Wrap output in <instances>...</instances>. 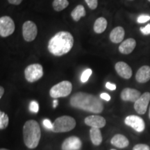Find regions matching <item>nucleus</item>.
Segmentation results:
<instances>
[{
	"mask_svg": "<svg viewBox=\"0 0 150 150\" xmlns=\"http://www.w3.org/2000/svg\"><path fill=\"white\" fill-rule=\"evenodd\" d=\"M9 123L8 115L4 112H0V129H5L8 127Z\"/></svg>",
	"mask_w": 150,
	"mask_h": 150,
	"instance_id": "23",
	"label": "nucleus"
},
{
	"mask_svg": "<svg viewBox=\"0 0 150 150\" xmlns=\"http://www.w3.org/2000/svg\"><path fill=\"white\" fill-rule=\"evenodd\" d=\"M69 5L67 0H54L52 6L56 11H61L66 8Z\"/></svg>",
	"mask_w": 150,
	"mask_h": 150,
	"instance_id": "22",
	"label": "nucleus"
},
{
	"mask_svg": "<svg viewBox=\"0 0 150 150\" xmlns=\"http://www.w3.org/2000/svg\"><path fill=\"white\" fill-rule=\"evenodd\" d=\"M149 117L150 119V106H149Z\"/></svg>",
	"mask_w": 150,
	"mask_h": 150,
	"instance_id": "36",
	"label": "nucleus"
},
{
	"mask_svg": "<svg viewBox=\"0 0 150 150\" xmlns=\"http://www.w3.org/2000/svg\"><path fill=\"white\" fill-rule=\"evenodd\" d=\"M24 76L26 80L29 83L37 81L43 76L42 66L38 63L28 65L24 70Z\"/></svg>",
	"mask_w": 150,
	"mask_h": 150,
	"instance_id": "6",
	"label": "nucleus"
},
{
	"mask_svg": "<svg viewBox=\"0 0 150 150\" xmlns=\"http://www.w3.org/2000/svg\"><path fill=\"white\" fill-rule=\"evenodd\" d=\"M29 109L31 112L37 113L39 110L38 103L36 101H34V100L32 101V102H31L29 105Z\"/></svg>",
	"mask_w": 150,
	"mask_h": 150,
	"instance_id": "26",
	"label": "nucleus"
},
{
	"mask_svg": "<svg viewBox=\"0 0 150 150\" xmlns=\"http://www.w3.org/2000/svg\"><path fill=\"white\" fill-rule=\"evenodd\" d=\"M0 150H9V149H5V148H1Z\"/></svg>",
	"mask_w": 150,
	"mask_h": 150,
	"instance_id": "37",
	"label": "nucleus"
},
{
	"mask_svg": "<svg viewBox=\"0 0 150 150\" xmlns=\"http://www.w3.org/2000/svg\"><path fill=\"white\" fill-rule=\"evenodd\" d=\"M125 35V31L123 27H117L114 28L111 31L109 35V38L112 42L117 44V43L121 42L124 40Z\"/></svg>",
	"mask_w": 150,
	"mask_h": 150,
	"instance_id": "18",
	"label": "nucleus"
},
{
	"mask_svg": "<svg viewBox=\"0 0 150 150\" xmlns=\"http://www.w3.org/2000/svg\"><path fill=\"white\" fill-rule=\"evenodd\" d=\"M86 16V10L83 6L78 5L71 13V16L75 22H78L82 17Z\"/></svg>",
	"mask_w": 150,
	"mask_h": 150,
	"instance_id": "21",
	"label": "nucleus"
},
{
	"mask_svg": "<svg viewBox=\"0 0 150 150\" xmlns=\"http://www.w3.org/2000/svg\"><path fill=\"white\" fill-rule=\"evenodd\" d=\"M84 122L88 126L93 128H103L106 124V119L104 117L98 115H89L84 120Z\"/></svg>",
	"mask_w": 150,
	"mask_h": 150,
	"instance_id": "12",
	"label": "nucleus"
},
{
	"mask_svg": "<svg viewBox=\"0 0 150 150\" xmlns=\"http://www.w3.org/2000/svg\"><path fill=\"white\" fill-rule=\"evenodd\" d=\"M23 0H8V1L11 4L13 5H19L22 3Z\"/></svg>",
	"mask_w": 150,
	"mask_h": 150,
	"instance_id": "33",
	"label": "nucleus"
},
{
	"mask_svg": "<svg viewBox=\"0 0 150 150\" xmlns=\"http://www.w3.org/2000/svg\"><path fill=\"white\" fill-rule=\"evenodd\" d=\"M100 97L103 99H104V100L107 101V102H108V101L110 100V96L108 94L106 93H102L100 95Z\"/></svg>",
	"mask_w": 150,
	"mask_h": 150,
	"instance_id": "32",
	"label": "nucleus"
},
{
	"mask_svg": "<svg viewBox=\"0 0 150 150\" xmlns=\"http://www.w3.org/2000/svg\"><path fill=\"white\" fill-rule=\"evenodd\" d=\"M4 93V89L2 86H1V87H0V99L2 98Z\"/></svg>",
	"mask_w": 150,
	"mask_h": 150,
	"instance_id": "34",
	"label": "nucleus"
},
{
	"mask_svg": "<svg viewBox=\"0 0 150 150\" xmlns=\"http://www.w3.org/2000/svg\"><path fill=\"white\" fill-rule=\"evenodd\" d=\"M136 46V41L134 38H128L121 43L120 45L119 46V52L121 54H131L134 51V50Z\"/></svg>",
	"mask_w": 150,
	"mask_h": 150,
	"instance_id": "16",
	"label": "nucleus"
},
{
	"mask_svg": "<svg viewBox=\"0 0 150 150\" xmlns=\"http://www.w3.org/2000/svg\"><path fill=\"white\" fill-rule=\"evenodd\" d=\"M106 27H107V20L104 18L101 17L95 20L93 29L96 33H102L106 30Z\"/></svg>",
	"mask_w": 150,
	"mask_h": 150,
	"instance_id": "20",
	"label": "nucleus"
},
{
	"mask_svg": "<svg viewBox=\"0 0 150 150\" xmlns=\"http://www.w3.org/2000/svg\"><path fill=\"white\" fill-rule=\"evenodd\" d=\"M148 1H149V2H150V0H148Z\"/></svg>",
	"mask_w": 150,
	"mask_h": 150,
	"instance_id": "39",
	"label": "nucleus"
},
{
	"mask_svg": "<svg viewBox=\"0 0 150 150\" xmlns=\"http://www.w3.org/2000/svg\"><path fill=\"white\" fill-rule=\"evenodd\" d=\"M110 150H116V149H111Z\"/></svg>",
	"mask_w": 150,
	"mask_h": 150,
	"instance_id": "38",
	"label": "nucleus"
},
{
	"mask_svg": "<svg viewBox=\"0 0 150 150\" xmlns=\"http://www.w3.org/2000/svg\"><path fill=\"white\" fill-rule=\"evenodd\" d=\"M76 127V121L71 116L63 115L59 117L54 120L53 129L54 133H64L72 131Z\"/></svg>",
	"mask_w": 150,
	"mask_h": 150,
	"instance_id": "4",
	"label": "nucleus"
},
{
	"mask_svg": "<svg viewBox=\"0 0 150 150\" xmlns=\"http://www.w3.org/2000/svg\"><path fill=\"white\" fill-rule=\"evenodd\" d=\"M85 1L92 10H95L98 5V0H85Z\"/></svg>",
	"mask_w": 150,
	"mask_h": 150,
	"instance_id": "27",
	"label": "nucleus"
},
{
	"mask_svg": "<svg viewBox=\"0 0 150 150\" xmlns=\"http://www.w3.org/2000/svg\"><path fill=\"white\" fill-rule=\"evenodd\" d=\"M15 23L9 16H3L0 18V35L1 37H8L14 32Z\"/></svg>",
	"mask_w": 150,
	"mask_h": 150,
	"instance_id": "7",
	"label": "nucleus"
},
{
	"mask_svg": "<svg viewBox=\"0 0 150 150\" xmlns=\"http://www.w3.org/2000/svg\"><path fill=\"white\" fill-rule=\"evenodd\" d=\"M70 103L73 108L95 114L101 113L104 110V104L101 99L95 95L84 92L74 93L70 97Z\"/></svg>",
	"mask_w": 150,
	"mask_h": 150,
	"instance_id": "1",
	"label": "nucleus"
},
{
	"mask_svg": "<svg viewBox=\"0 0 150 150\" xmlns=\"http://www.w3.org/2000/svg\"><path fill=\"white\" fill-rule=\"evenodd\" d=\"M125 123L138 133H142L145 129V122L142 117L138 115H131L126 117Z\"/></svg>",
	"mask_w": 150,
	"mask_h": 150,
	"instance_id": "9",
	"label": "nucleus"
},
{
	"mask_svg": "<svg viewBox=\"0 0 150 150\" xmlns=\"http://www.w3.org/2000/svg\"><path fill=\"white\" fill-rule=\"evenodd\" d=\"M110 143L112 145L115 147L120 148V149H123L126 148L129 145V140L126 136L122 134H115L110 140Z\"/></svg>",
	"mask_w": 150,
	"mask_h": 150,
	"instance_id": "17",
	"label": "nucleus"
},
{
	"mask_svg": "<svg viewBox=\"0 0 150 150\" xmlns=\"http://www.w3.org/2000/svg\"><path fill=\"white\" fill-rule=\"evenodd\" d=\"M43 126H44L45 128L49 129H53V124L52 123V122L48 119H45L44 120L42 121Z\"/></svg>",
	"mask_w": 150,
	"mask_h": 150,
	"instance_id": "30",
	"label": "nucleus"
},
{
	"mask_svg": "<svg viewBox=\"0 0 150 150\" xmlns=\"http://www.w3.org/2000/svg\"><path fill=\"white\" fill-rule=\"evenodd\" d=\"M115 69L118 75L122 78L129 79L132 76V69L125 62H117L115 65Z\"/></svg>",
	"mask_w": 150,
	"mask_h": 150,
	"instance_id": "14",
	"label": "nucleus"
},
{
	"mask_svg": "<svg viewBox=\"0 0 150 150\" xmlns=\"http://www.w3.org/2000/svg\"><path fill=\"white\" fill-rule=\"evenodd\" d=\"M74 45V38L68 31H59L50 39L48 50L52 55L61 56L68 53Z\"/></svg>",
	"mask_w": 150,
	"mask_h": 150,
	"instance_id": "2",
	"label": "nucleus"
},
{
	"mask_svg": "<svg viewBox=\"0 0 150 150\" xmlns=\"http://www.w3.org/2000/svg\"><path fill=\"white\" fill-rule=\"evenodd\" d=\"M82 147V142L76 136H70L63 142L62 150H79Z\"/></svg>",
	"mask_w": 150,
	"mask_h": 150,
	"instance_id": "11",
	"label": "nucleus"
},
{
	"mask_svg": "<svg viewBox=\"0 0 150 150\" xmlns=\"http://www.w3.org/2000/svg\"><path fill=\"white\" fill-rule=\"evenodd\" d=\"M90 138L92 143L95 146H99L102 142V135L100 129L98 128H92L90 129Z\"/></svg>",
	"mask_w": 150,
	"mask_h": 150,
	"instance_id": "19",
	"label": "nucleus"
},
{
	"mask_svg": "<svg viewBox=\"0 0 150 150\" xmlns=\"http://www.w3.org/2000/svg\"><path fill=\"white\" fill-rule=\"evenodd\" d=\"M38 34V28L36 24L32 21H26L22 26V35L24 40L31 42L34 40Z\"/></svg>",
	"mask_w": 150,
	"mask_h": 150,
	"instance_id": "8",
	"label": "nucleus"
},
{
	"mask_svg": "<svg viewBox=\"0 0 150 150\" xmlns=\"http://www.w3.org/2000/svg\"><path fill=\"white\" fill-rule=\"evenodd\" d=\"M132 150H150V147L146 144H137L133 147Z\"/></svg>",
	"mask_w": 150,
	"mask_h": 150,
	"instance_id": "28",
	"label": "nucleus"
},
{
	"mask_svg": "<svg viewBox=\"0 0 150 150\" xmlns=\"http://www.w3.org/2000/svg\"><path fill=\"white\" fill-rule=\"evenodd\" d=\"M92 73H93V70L91 69H86L84 72L82 73L81 76V81L82 83H86L88 81L90 76H91Z\"/></svg>",
	"mask_w": 150,
	"mask_h": 150,
	"instance_id": "24",
	"label": "nucleus"
},
{
	"mask_svg": "<svg viewBox=\"0 0 150 150\" xmlns=\"http://www.w3.org/2000/svg\"><path fill=\"white\" fill-rule=\"evenodd\" d=\"M142 34L144 35H149L150 34V24H148L145 27H141L140 29Z\"/></svg>",
	"mask_w": 150,
	"mask_h": 150,
	"instance_id": "29",
	"label": "nucleus"
},
{
	"mask_svg": "<svg viewBox=\"0 0 150 150\" xmlns=\"http://www.w3.org/2000/svg\"><path fill=\"white\" fill-rule=\"evenodd\" d=\"M72 91V83L68 81H63L52 86L50 91V95L52 98L57 99L59 97L68 96Z\"/></svg>",
	"mask_w": 150,
	"mask_h": 150,
	"instance_id": "5",
	"label": "nucleus"
},
{
	"mask_svg": "<svg viewBox=\"0 0 150 150\" xmlns=\"http://www.w3.org/2000/svg\"><path fill=\"white\" fill-rule=\"evenodd\" d=\"M58 104H59V102H58L57 99H55V100H54V102H53V108H56V106H58Z\"/></svg>",
	"mask_w": 150,
	"mask_h": 150,
	"instance_id": "35",
	"label": "nucleus"
},
{
	"mask_svg": "<svg viewBox=\"0 0 150 150\" xmlns=\"http://www.w3.org/2000/svg\"><path fill=\"white\" fill-rule=\"evenodd\" d=\"M41 138V129L38 122L30 120L24 123L23 127V140L24 145L29 149L38 147Z\"/></svg>",
	"mask_w": 150,
	"mask_h": 150,
	"instance_id": "3",
	"label": "nucleus"
},
{
	"mask_svg": "<svg viewBox=\"0 0 150 150\" xmlns=\"http://www.w3.org/2000/svg\"><path fill=\"white\" fill-rule=\"evenodd\" d=\"M141 93L138 90L131 88H126L121 92L120 97L125 102H136L141 96Z\"/></svg>",
	"mask_w": 150,
	"mask_h": 150,
	"instance_id": "13",
	"label": "nucleus"
},
{
	"mask_svg": "<svg viewBox=\"0 0 150 150\" xmlns=\"http://www.w3.org/2000/svg\"><path fill=\"white\" fill-rule=\"evenodd\" d=\"M106 88L109 89L110 91H115L116 90V86L115 84H112L111 83H110V82H107V83H106Z\"/></svg>",
	"mask_w": 150,
	"mask_h": 150,
	"instance_id": "31",
	"label": "nucleus"
},
{
	"mask_svg": "<svg viewBox=\"0 0 150 150\" xmlns=\"http://www.w3.org/2000/svg\"><path fill=\"white\" fill-rule=\"evenodd\" d=\"M150 102V93L145 92L142 94L136 102H134V109L140 115H144L147 110Z\"/></svg>",
	"mask_w": 150,
	"mask_h": 150,
	"instance_id": "10",
	"label": "nucleus"
},
{
	"mask_svg": "<svg viewBox=\"0 0 150 150\" xmlns=\"http://www.w3.org/2000/svg\"><path fill=\"white\" fill-rule=\"evenodd\" d=\"M149 20H150V16L147 14L140 15V16L137 18V22L140 24L145 23V22L149 21Z\"/></svg>",
	"mask_w": 150,
	"mask_h": 150,
	"instance_id": "25",
	"label": "nucleus"
},
{
	"mask_svg": "<svg viewBox=\"0 0 150 150\" xmlns=\"http://www.w3.org/2000/svg\"><path fill=\"white\" fill-rule=\"evenodd\" d=\"M136 80L140 83H145L150 80V66L143 65L136 74Z\"/></svg>",
	"mask_w": 150,
	"mask_h": 150,
	"instance_id": "15",
	"label": "nucleus"
}]
</instances>
